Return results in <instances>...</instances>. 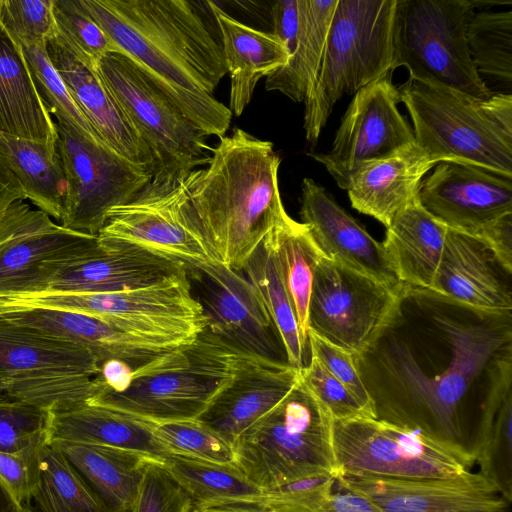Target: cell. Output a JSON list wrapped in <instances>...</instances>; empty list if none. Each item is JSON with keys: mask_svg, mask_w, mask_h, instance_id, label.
I'll return each mask as SVG.
<instances>
[{"mask_svg": "<svg viewBox=\"0 0 512 512\" xmlns=\"http://www.w3.org/2000/svg\"><path fill=\"white\" fill-rule=\"evenodd\" d=\"M355 362L375 419L468 448L469 416L479 422L486 402L512 378V311L480 310L403 284Z\"/></svg>", "mask_w": 512, "mask_h": 512, "instance_id": "obj_1", "label": "cell"}, {"mask_svg": "<svg viewBox=\"0 0 512 512\" xmlns=\"http://www.w3.org/2000/svg\"><path fill=\"white\" fill-rule=\"evenodd\" d=\"M211 151L208 166L185 179L183 208L217 260L243 271L286 212L278 186L281 160L272 142L240 128Z\"/></svg>", "mask_w": 512, "mask_h": 512, "instance_id": "obj_2", "label": "cell"}, {"mask_svg": "<svg viewBox=\"0 0 512 512\" xmlns=\"http://www.w3.org/2000/svg\"><path fill=\"white\" fill-rule=\"evenodd\" d=\"M80 3L121 53L174 85L212 95L228 73L210 1Z\"/></svg>", "mask_w": 512, "mask_h": 512, "instance_id": "obj_3", "label": "cell"}, {"mask_svg": "<svg viewBox=\"0 0 512 512\" xmlns=\"http://www.w3.org/2000/svg\"><path fill=\"white\" fill-rule=\"evenodd\" d=\"M416 144L440 162L485 169L512 179V96L478 99L408 78L398 88Z\"/></svg>", "mask_w": 512, "mask_h": 512, "instance_id": "obj_4", "label": "cell"}, {"mask_svg": "<svg viewBox=\"0 0 512 512\" xmlns=\"http://www.w3.org/2000/svg\"><path fill=\"white\" fill-rule=\"evenodd\" d=\"M243 352L205 328L190 343L130 373L119 391L86 403L154 422L197 419L231 380Z\"/></svg>", "mask_w": 512, "mask_h": 512, "instance_id": "obj_5", "label": "cell"}, {"mask_svg": "<svg viewBox=\"0 0 512 512\" xmlns=\"http://www.w3.org/2000/svg\"><path fill=\"white\" fill-rule=\"evenodd\" d=\"M334 419L299 381L234 444V465L262 491L314 474L338 475Z\"/></svg>", "mask_w": 512, "mask_h": 512, "instance_id": "obj_6", "label": "cell"}, {"mask_svg": "<svg viewBox=\"0 0 512 512\" xmlns=\"http://www.w3.org/2000/svg\"><path fill=\"white\" fill-rule=\"evenodd\" d=\"M397 0H338L316 84L304 101V130L315 145L336 102L394 72Z\"/></svg>", "mask_w": 512, "mask_h": 512, "instance_id": "obj_7", "label": "cell"}, {"mask_svg": "<svg viewBox=\"0 0 512 512\" xmlns=\"http://www.w3.org/2000/svg\"><path fill=\"white\" fill-rule=\"evenodd\" d=\"M99 373V361L87 348L0 314V402L71 408L105 389Z\"/></svg>", "mask_w": 512, "mask_h": 512, "instance_id": "obj_8", "label": "cell"}, {"mask_svg": "<svg viewBox=\"0 0 512 512\" xmlns=\"http://www.w3.org/2000/svg\"><path fill=\"white\" fill-rule=\"evenodd\" d=\"M479 5L471 0H397L394 69L403 66L410 79L490 98L493 92L478 74L467 44L468 25Z\"/></svg>", "mask_w": 512, "mask_h": 512, "instance_id": "obj_9", "label": "cell"}, {"mask_svg": "<svg viewBox=\"0 0 512 512\" xmlns=\"http://www.w3.org/2000/svg\"><path fill=\"white\" fill-rule=\"evenodd\" d=\"M133 130L154 162L152 182L184 180L197 167L208 164L212 150L198 130L154 85L144 69L121 52L103 56L96 66Z\"/></svg>", "mask_w": 512, "mask_h": 512, "instance_id": "obj_10", "label": "cell"}, {"mask_svg": "<svg viewBox=\"0 0 512 512\" xmlns=\"http://www.w3.org/2000/svg\"><path fill=\"white\" fill-rule=\"evenodd\" d=\"M333 442L337 477L451 478L470 472L475 464L468 448L369 417L334 420Z\"/></svg>", "mask_w": 512, "mask_h": 512, "instance_id": "obj_11", "label": "cell"}, {"mask_svg": "<svg viewBox=\"0 0 512 512\" xmlns=\"http://www.w3.org/2000/svg\"><path fill=\"white\" fill-rule=\"evenodd\" d=\"M0 305L89 314L152 336L196 337L207 323L192 294L186 266L136 289L106 293L39 292L0 298Z\"/></svg>", "mask_w": 512, "mask_h": 512, "instance_id": "obj_12", "label": "cell"}, {"mask_svg": "<svg viewBox=\"0 0 512 512\" xmlns=\"http://www.w3.org/2000/svg\"><path fill=\"white\" fill-rule=\"evenodd\" d=\"M57 151L67 182L60 225L79 233L98 236L108 212L134 199L153 177L107 145L61 123H57Z\"/></svg>", "mask_w": 512, "mask_h": 512, "instance_id": "obj_13", "label": "cell"}, {"mask_svg": "<svg viewBox=\"0 0 512 512\" xmlns=\"http://www.w3.org/2000/svg\"><path fill=\"white\" fill-rule=\"evenodd\" d=\"M398 292L322 257L311 287L308 330L357 357L384 324Z\"/></svg>", "mask_w": 512, "mask_h": 512, "instance_id": "obj_14", "label": "cell"}, {"mask_svg": "<svg viewBox=\"0 0 512 512\" xmlns=\"http://www.w3.org/2000/svg\"><path fill=\"white\" fill-rule=\"evenodd\" d=\"M185 179L151 181L134 199L108 212L98 237L141 247L186 267L218 263L183 208Z\"/></svg>", "mask_w": 512, "mask_h": 512, "instance_id": "obj_15", "label": "cell"}, {"mask_svg": "<svg viewBox=\"0 0 512 512\" xmlns=\"http://www.w3.org/2000/svg\"><path fill=\"white\" fill-rule=\"evenodd\" d=\"M186 270L207 329L243 353L288 364L277 329L242 271L219 262Z\"/></svg>", "mask_w": 512, "mask_h": 512, "instance_id": "obj_16", "label": "cell"}, {"mask_svg": "<svg viewBox=\"0 0 512 512\" xmlns=\"http://www.w3.org/2000/svg\"><path fill=\"white\" fill-rule=\"evenodd\" d=\"M184 267L179 261L141 247L97 236L80 253L43 263L37 277L18 296L136 289L156 283Z\"/></svg>", "mask_w": 512, "mask_h": 512, "instance_id": "obj_17", "label": "cell"}, {"mask_svg": "<svg viewBox=\"0 0 512 512\" xmlns=\"http://www.w3.org/2000/svg\"><path fill=\"white\" fill-rule=\"evenodd\" d=\"M392 74L356 92L341 118L330 152L312 154L342 189L346 190L350 176L363 163L415 143L411 126L397 108L400 97Z\"/></svg>", "mask_w": 512, "mask_h": 512, "instance_id": "obj_18", "label": "cell"}, {"mask_svg": "<svg viewBox=\"0 0 512 512\" xmlns=\"http://www.w3.org/2000/svg\"><path fill=\"white\" fill-rule=\"evenodd\" d=\"M336 487L369 499L383 512H509L511 504L493 482L472 471L425 479L344 474Z\"/></svg>", "mask_w": 512, "mask_h": 512, "instance_id": "obj_19", "label": "cell"}, {"mask_svg": "<svg viewBox=\"0 0 512 512\" xmlns=\"http://www.w3.org/2000/svg\"><path fill=\"white\" fill-rule=\"evenodd\" d=\"M0 314L87 348L100 365L117 361L133 371L195 338L146 335L93 315L57 309L0 305Z\"/></svg>", "mask_w": 512, "mask_h": 512, "instance_id": "obj_20", "label": "cell"}, {"mask_svg": "<svg viewBox=\"0 0 512 512\" xmlns=\"http://www.w3.org/2000/svg\"><path fill=\"white\" fill-rule=\"evenodd\" d=\"M418 198L449 229L479 239L512 214V179L471 165L440 162L422 180Z\"/></svg>", "mask_w": 512, "mask_h": 512, "instance_id": "obj_21", "label": "cell"}, {"mask_svg": "<svg viewBox=\"0 0 512 512\" xmlns=\"http://www.w3.org/2000/svg\"><path fill=\"white\" fill-rule=\"evenodd\" d=\"M96 238L66 229L16 200L0 218V298L23 294L43 263L78 254Z\"/></svg>", "mask_w": 512, "mask_h": 512, "instance_id": "obj_22", "label": "cell"}, {"mask_svg": "<svg viewBox=\"0 0 512 512\" xmlns=\"http://www.w3.org/2000/svg\"><path fill=\"white\" fill-rule=\"evenodd\" d=\"M300 216L323 257L369 276L393 291L403 286L382 242L376 241L311 178L301 184Z\"/></svg>", "mask_w": 512, "mask_h": 512, "instance_id": "obj_23", "label": "cell"}, {"mask_svg": "<svg viewBox=\"0 0 512 512\" xmlns=\"http://www.w3.org/2000/svg\"><path fill=\"white\" fill-rule=\"evenodd\" d=\"M300 370L242 354L231 380L197 420L234 446L238 437L271 411L299 383Z\"/></svg>", "mask_w": 512, "mask_h": 512, "instance_id": "obj_24", "label": "cell"}, {"mask_svg": "<svg viewBox=\"0 0 512 512\" xmlns=\"http://www.w3.org/2000/svg\"><path fill=\"white\" fill-rule=\"evenodd\" d=\"M433 291L485 311H512L511 274L479 239L448 228Z\"/></svg>", "mask_w": 512, "mask_h": 512, "instance_id": "obj_25", "label": "cell"}, {"mask_svg": "<svg viewBox=\"0 0 512 512\" xmlns=\"http://www.w3.org/2000/svg\"><path fill=\"white\" fill-rule=\"evenodd\" d=\"M46 51L71 97L101 140L153 175L150 151L133 130L96 69L80 62L57 36L47 42Z\"/></svg>", "mask_w": 512, "mask_h": 512, "instance_id": "obj_26", "label": "cell"}, {"mask_svg": "<svg viewBox=\"0 0 512 512\" xmlns=\"http://www.w3.org/2000/svg\"><path fill=\"white\" fill-rule=\"evenodd\" d=\"M439 161L412 143L363 163L346 188L351 205L388 227L395 215L418 196L420 184Z\"/></svg>", "mask_w": 512, "mask_h": 512, "instance_id": "obj_27", "label": "cell"}, {"mask_svg": "<svg viewBox=\"0 0 512 512\" xmlns=\"http://www.w3.org/2000/svg\"><path fill=\"white\" fill-rule=\"evenodd\" d=\"M47 441L110 446L134 451L161 463L170 456L156 438L153 422L89 403L49 411Z\"/></svg>", "mask_w": 512, "mask_h": 512, "instance_id": "obj_28", "label": "cell"}, {"mask_svg": "<svg viewBox=\"0 0 512 512\" xmlns=\"http://www.w3.org/2000/svg\"><path fill=\"white\" fill-rule=\"evenodd\" d=\"M230 75L229 109L240 116L252 99L256 84L289 60L284 43L272 32L243 24L210 1Z\"/></svg>", "mask_w": 512, "mask_h": 512, "instance_id": "obj_29", "label": "cell"}, {"mask_svg": "<svg viewBox=\"0 0 512 512\" xmlns=\"http://www.w3.org/2000/svg\"><path fill=\"white\" fill-rule=\"evenodd\" d=\"M447 231L418 196L395 215L382 244L401 283L432 290Z\"/></svg>", "mask_w": 512, "mask_h": 512, "instance_id": "obj_30", "label": "cell"}, {"mask_svg": "<svg viewBox=\"0 0 512 512\" xmlns=\"http://www.w3.org/2000/svg\"><path fill=\"white\" fill-rule=\"evenodd\" d=\"M0 132L57 142V124L33 81L22 47L0 24Z\"/></svg>", "mask_w": 512, "mask_h": 512, "instance_id": "obj_31", "label": "cell"}, {"mask_svg": "<svg viewBox=\"0 0 512 512\" xmlns=\"http://www.w3.org/2000/svg\"><path fill=\"white\" fill-rule=\"evenodd\" d=\"M53 443L94 491L106 512H130L151 458L110 446L72 441Z\"/></svg>", "mask_w": 512, "mask_h": 512, "instance_id": "obj_32", "label": "cell"}, {"mask_svg": "<svg viewBox=\"0 0 512 512\" xmlns=\"http://www.w3.org/2000/svg\"><path fill=\"white\" fill-rule=\"evenodd\" d=\"M338 0H298L299 28L294 51L288 62L266 77L265 88L278 91L294 102L312 92L320 70Z\"/></svg>", "mask_w": 512, "mask_h": 512, "instance_id": "obj_33", "label": "cell"}, {"mask_svg": "<svg viewBox=\"0 0 512 512\" xmlns=\"http://www.w3.org/2000/svg\"><path fill=\"white\" fill-rule=\"evenodd\" d=\"M263 243L268 248L309 347L308 304L316 266L323 257L307 226L285 212Z\"/></svg>", "mask_w": 512, "mask_h": 512, "instance_id": "obj_34", "label": "cell"}, {"mask_svg": "<svg viewBox=\"0 0 512 512\" xmlns=\"http://www.w3.org/2000/svg\"><path fill=\"white\" fill-rule=\"evenodd\" d=\"M0 150L17 177L26 199L60 220L67 191L57 142L19 138L0 132Z\"/></svg>", "mask_w": 512, "mask_h": 512, "instance_id": "obj_35", "label": "cell"}, {"mask_svg": "<svg viewBox=\"0 0 512 512\" xmlns=\"http://www.w3.org/2000/svg\"><path fill=\"white\" fill-rule=\"evenodd\" d=\"M243 271L257 290L277 329L287 363L301 371L311 361L310 349L302 339L292 303L263 242L250 256Z\"/></svg>", "mask_w": 512, "mask_h": 512, "instance_id": "obj_36", "label": "cell"}, {"mask_svg": "<svg viewBox=\"0 0 512 512\" xmlns=\"http://www.w3.org/2000/svg\"><path fill=\"white\" fill-rule=\"evenodd\" d=\"M32 499L37 512H106L58 446L48 441L39 450L38 479Z\"/></svg>", "mask_w": 512, "mask_h": 512, "instance_id": "obj_37", "label": "cell"}, {"mask_svg": "<svg viewBox=\"0 0 512 512\" xmlns=\"http://www.w3.org/2000/svg\"><path fill=\"white\" fill-rule=\"evenodd\" d=\"M479 472L512 502V392L482 412L469 448Z\"/></svg>", "mask_w": 512, "mask_h": 512, "instance_id": "obj_38", "label": "cell"}, {"mask_svg": "<svg viewBox=\"0 0 512 512\" xmlns=\"http://www.w3.org/2000/svg\"><path fill=\"white\" fill-rule=\"evenodd\" d=\"M162 464L188 493L192 506L252 496L262 491L234 464L211 463L174 455L167 457Z\"/></svg>", "mask_w": 512, "mask_h": 512, "instance_id": "obj_39", "label": "cell"}, {"mask_svg": "<svg viewBox=\"0 0 512 512\" xmlns=\"http://www.w3.org/2000/svg\"><path fill=\"white\" fill-rule=\"evenodd\" d=\"M471 60L481 76L488 75L511 87L512 11L475 12L467 29Z\"/></svg>", "mask_w": 512, "mask_h": 512, "instance_id": "obj_40", "label": "cell"}, {"mask_svg": "<svg viewBox=\"0 0 512 512\" xmlns=\"http://www.w3.org/2000/svg\"><path fill=\"white\" fill-rule=\"evenodd\" d=\"M22 51L35 86L50 114L56 116L57 123L90 141L105 144L71 97L49 59L46 46H23Z\"/></svg>", "mask_w": 512, "mask_h": 512, "instance_id": "obj_41", "label": "cell"}, {"mask_svg": "<svg viewBox=\"0 0 512 512\" xmlns=\"http://www.w3.org/2000/svg\"><path fill=\"white\" fill-rule=\"evenodd\" d=\"M53 15L56 36L84 65L96 69L103 56L121 52L80 0H53Z\"/></svg>", "mask_w": 512, "mask_h": 512, "instance_id": "obj_42", "label": "cell"}, {"mask_svg": "<svg viewBox=\"0 0 512 512\" xmlns=\"http://www.w3.org/2000/svg\"><path fill=\"white\" fill-rule=\"evenodd\" d=\"M154 434L170 455L234 464V447L197 419L154 423Z\"/></svg>", "mask_w": 512, "mask_h": 512, "instance_id": "obj_43", "label": "cell"}, {"mask_svg": "<svg viewBox=\"0 0 512 512\" xmlns=\"http://www.w3.org/2000/svg\"><path fill=\"white\" fill-rule=\"evenodd\" d=\"M0 24L20 46H42L56 36L53 0H1Z\"/></svg>", "mask_w": 512, "mask_h": 512, "instance_id": "obj_44", "label": "cell"}, {"mask_svg": "<svg viewBox=\"0 0 512 512\" xmlns=\"http://www.w3.org/2000/svg\"><path fill=\"white\" fill-rule=\"evenodd\" d=\"M49 411L32 404L0 402V451L15 452L47 441Z\"/></svg>", "mask_w": 512, "mask_h": 512, "instance_id": "obj_45", "label": "cell"}, {"mask_svg": "<svg viewBox=\"0 0 512 512\" xmlns=\"http://www.w3.org/2000/svg\"><path fill=\"white\" fill-rule=\"evenodd\" d=\"M188 493L158 461L149 460L130 512H191Z\"/></svg>", "mask_w": 512, "mask_h": 512, "instance_id": "obj_46", "label": "cell"}, {"mask_svg": "<svg viewBox=\"0 0 512 512\" xmlns=\"http://www.w3.org/2000/svg\"><path fill=\"white\" fill-rule=\"evenodd\" d=\"M301 383L324 405L334 420L371 417L354 395L315 358L300 371Z\"/></svg>", "mask_w": 512, "mask_h": 512, "instance_id": "obj_47", "label": "cell"}, {"mask_svg": "<svg viewBox=\"0 0 512 512\" xmlns=\"http://www.w3.org/2000/svg\"><path fill=\"white\" fill-rule=\"evenodd\" d=\"M311 358H315L334 378L341 382L375 418L372 401L358 372L355 357L349 352L309 332Z\"/></svg>", "mask_w": 512, "mask_h": 512, "instance_id": "obj_48", "label": "cell"}, {"mask_svg": "<svg viewBox=\"0 0 512 512\" xmlns=\"http://www.w3.org/2000/svg\"><path fill=\"white\" fill-rule=\"evenodd\" d=\"M44 442L15 452L0 451V477L22 506H30L38 479L39 450Z\"/></svg>", "mask_w": 512, "mask_h": 512, "instance_id": "obj_49", "label": "cell"}, {"mask_svg": "<svg viewBox=\"0 0 512 512\" xmlns=\"http://www.w3.org/2000/svg\"><path fill=\"white\" fill-rule=\"evenodd\" d=\"M273 31L286 46L289 56L294 51L298 28V0H280L273 3L271 8Z\"/></svg>", "mask_w": 512, "mask_h": 512, "instance_id": "obj_50", "label": "cell"}, {"mask_svg": "<svg viewBox=\"0 0 512 512\" xmlns=\"http://www.w3.org/2000/svg\"><path fill=\"white\" fill-rule=\"evenodd\" d=\"M479 240L490 249L501 266L512 274V214L497 221Z\"/></svg>", "mask_w": 512, "mask_h": 512, "instance_id": "obj_51", "label": "cell"}, {"mask_svg": "<svg viewBox=\"0 0 512 512\" xmlns=\"http://www.w3.org/2000/svg\"><path fill=\"white\" fill-rule=\"evenodd\" d=\"M322 512H383L369 499L338 488L333 491Z\"/></svg>", "mask_w": 512, "mask_h": 512, "instance_id": "obj_52", "label": "cell"}, {"mask_svg": "<svg viewBox=\"0 0 512 512\" xmlns=\"http://www.w3.org/2000/svg\"><path fill=\"white\" fill-rule=\"evenodd\" d=\"M23 189L0 150V218L16 200H24Z\"/></svg>", "mask_w": 512, "mask_h": 512, "instance_id": "obj_53", "label": "cell"}, {"mask_svg": "<svg viewBox=\"0 0 512 512\" xmlns=\"http://www.w3.org/2000/svg\"><path fill=\"white\" fill-rule=\"evenodd\" d=\"M22 508L0 477V512H22Z\"/></svg>", "mask_w": 512, "mask_h": 512, "instance_id": "obj_54", "label": "cell"}, {"mask_svg": "<svg viewBox=\"0 0 512 512\" xmlns=\"http://www.w3.org/2000/svg\"><path fill=\"white\" fill-rule=\"evenodd\" d=\"M22 512H37V511L34 510L33 508H31L30 506H23Z\"/></svg>", "mask_w": 512, "mask_h": 512, "instance_id": "obj_55", "label": "cell"}, {"mask_svg": "<svg viewBox=\"0 0 512 512\" xmlns=\"http://www.w3.org/2000/svg\"><path fill=\"white\" fill-rule=\"evenodd\" d=\"M0 5H1V0H0Z\"/></svg>", "mask_w": 512, "mask_h": 512, "instance_id": "obj_56", "label": "cell"}]
</instances>
